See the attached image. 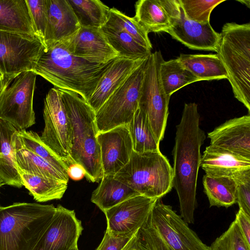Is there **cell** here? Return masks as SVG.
<instances>
[{
  "label": "cell",
  "mask_w": 250,
  "mask_h": 250,
  "mask_svg": "<svg viewBox=\"0 0 250 250\" xmlns=\"http://www.w3.org/2000/svg\"><path fill=\"white\" fill-rule=\"evenodd\" d=\"M147 58L132 72L95 112L98 132L128 125L133 118L139 108L141 88Z\"/></svg>",
  "instance_id": "10"
},
{
  "label": "cell",
  "mask_w": 250,
  "mask_h": 250,
  "mask_svg": "<svg viewBox=\"0 0 250 250\" xmlns=\"http://www.w3.org/2000/svg\"><path fill=\"white\" fill-rule=\"evenodd\" d=\"M161 82L166 95L170 96L185 86L199 81L176 58L162 61L160 66Z\"/></svg>",
  "instance_id": "31"
},
{
  "label": "cell",
  "mask_w": 250,
  "mask_h": 250,
  "mask_svg": "<svg viewBox=\"0 0 250 250\" xmlns=\"http://www.w3.org/2000/svg\"><path fill=\"white\" fill-rule=\"evenodd\" d=\"M199 123L197 104L185 103L181 121L176 126L172 168L173 187L178 196L180 216L187 224L194 222L200 149L206 138Z\"/></svg>",
  "instance_id": "1"
},
{
  "label": "cell",
  "mask_w": 250,
  "mask_h": 250,
  "mask_svg": "<svg viewBox=\"0 0 250 250\" xmlns=\"http://www.w3.org/2000/svg\"><path fill=\"white\" fill-rule=\"evenodd\" d=\"M55 211L53 204L15 203L0 207V250H33Z\"/></svg>",
  "instance_id": "5"
},
{
  "label": "cell",
  "mask_w": 250,
  "mask_h": 250,
  "mask_svg": "<svg viewBox=\"0 0 250 250\" xmlns=\"http://www.w3.org/2000/svg\"><path fill=\"white\" fill-rule=\"evenodd\" d=\"M17 130L0 119V178L3 185L20 188L22 184L16 163L14 136Z\"/></svg>",
  "instance_id": "23"
},
{
  "label": "cell",
  "mask_w": 250,
  "mask_h": 250,
  "mask_svg": "<svg viewBox=\"0 0 250 250\" xmlns=\"http://www.w3.org/2000/svg\"><path fill=\"white\" fill-rule=\"evenodd\" d=\"M79 250L78 249V246H77V247H75V248H74L72 249H71V250Z\"/></svg>",
  "instance_id": "44"
},
{
  "label": "cell",
  "mask_w": 250,
  "mask_h": 250,
  "mask_svg": "<svg viewBox=\"0 0 250 250\" xmlns=\"http://www.w3.org/2000/svg\"><path fill=\"white\" fill-rule=\"evenodd\" d=\"M24 146L43 159L58 170L66 174L68 167L62 160L42 140L40 136L33 131H18Z\"/></svg>",
  "instance_id": "35"
},
{
  "label": "cell",
  "mask_w": 250,
  "mask_h": 250,
  "mask_svg": "<svg viewBox=\"0 0 250 250\" xmlns=\"http://www.w3.org/2000/svg\"><path fill=\"white\" fill-rule=\"evenodd\" d=\"M68 177L75 180L81 179L84 176L83 168L78 164H74L69 167L67 170Z\"/></svg>",
  "instance_id": "42"
},
{
  "label": "cell",
  "mask_w": 250,
  "mask_h": 250,
  "mask_svg": "<svg viewBox=\"0 0 250 250\" xmlns=\"http://www.w3.org/2000/svg\"><path fill=\"white\" fill-rule=\"evenodd\" d=\"M203 185L210 207L228 208L236 203L237 183L233 177L205 174Z\"/></svg>",
  "instance_id": "29"
},
{
  "label": "cell",
  "mask_w": 250,
  "mask_h": 250,
  "mask_svg": "<svg viewBox=\"0 0 250 250\" xmlns=\"http://www.w3.org/2000/svg\"></svg>",
  "instance_id": "47"
},
{
  "label": "cell",
  "mask_w": 250,
  "mask_h": 250,
  "mask_svg": "<svg viewBox=\"0 0 250 250\" xmlns=\"http://www.w3.org/2000/svg\"><path fill=\"white\" fill-rule=\"evenodd\" d=\"M239 2L244 3L249 8H250V3H247L248 0H239Z\"/></svg>",
  "instance_id": "43"
},
{
  "label": "cell",
  "mask_w": 250,
  "mask_h": 250,
  "mask_svg": "<svg viewBox=\"0 0 250 250\" xmlns=\"http://www.w3.org/2000/svg\"><path fill=\"white\" fill-rule=\"evenodd\" d=\"M81 27L101 29L106 23L110 8L99 0H68Z\"/></svg>",
  "instance_id": "32"
},
{
  "label": "cell",
  "mask_w": 250,
  "mask_h": 250,
  "mask_svg": "<svg viewBox=\"0 0 250 250\" xmlns=\"http://www.w3.org/2000/svg\"><path fill=\"white\" fill-rule=\"evenodd\" d=\"M177 59L199 81L228 79L224 65L217 54H181Z\"/></svg>",
  "instance_id": "25"
},
{
  "label": "cell",
  "mask_w": 250,
  "mask_h": 250,
  "mask_svg": "<svg viewBox=\"0 0 250 250\" xmlns=\"http://www.w3.org/2000/svg\"><path fill=\"white\" fill-rule=\"evenodd\" d=\"M97 139L100 147L104 176H114L128 162L133 151L128 125L99 132Z\"/></svg>",
  "instance_id": "15"
},
{
  "label": "cell",
  "mask_w": 250,
  "mask_h": 250,
  "mask_svg": "<svg viewBox=\"0 0 250 250\" xmlns=\"http://www.w3.org/2000/svg\"><path fill=\"white\" fill-rule=\"evenodd\" d=\"M36 76L29 70L0 80V119L18 131L36 123L33 104Z\"/></svg>",
  "instance_id": "8"
},
{
  "label": "cell",
  "mask_w": 250,
  "mask_h": 250,
  "mask_svg": "<svg viewBox=\"0 0 250 250\" xmlns=\"http://www.w3.org/2000/svg\"><path fill=\"white\" fill-rule=\"evenodd\" d=\"M127 125L134 151L143 153L160 150L159 144L139 108Z\"/></svg>",
  "instance_id": "33"
},
{
  "label": "cell",
  "mask_w": 250,
  "mask_h": 250,
  "mask_svg": "<svg viewBox=\"0 0 250 250\" xmlns=\"http://www.w3.org/2000/svg\"><path fill=\"white\" fill-rule=\"evenodd\" d=\"M217 54L234 96L250 113V23H226L220 33Z\"/></svg>",
  "instance_id": "6"
},
{
  "label": "cell",
  "mask_w": 250,
  "mask_h": 250,
  "mask_svg": "<svg viewBox=\"0 0 250 250\" xmlns=\"http://www.w3.org/2000/svg\"><path fill=\"white\" fill-rule=\"evenodd\" d=\"M36 35L43 42L47 23L46 0H26Z\"/></svg>",
  "instance_id": "38"
},
{
  "label": "cell",
  "mask_w": 250,
  "mask_h": 250,
  "mask_svg": "<svg viewBox=\"0 0 250 250\" xmlns=\"http://www.w3.org/2000/svg\"><path fill=\"white\" fill-rule=\"evenodd\" d=\"M145 59L133 60L118 57L114 60L87 101L95 112Z\"/></svg>",
  "instance_id": "22"
},
{
  "label": "cell",
  "mask_w": 250,
  "mask_h": 250,
  "mask_svg": "<svg viewBox=\"0 0 250 250\" xmlns=\"http://www.w3.org/2000/svg\"><path fill=\"white\" fill-rule=\"evenodd\" d=\"M63 41L71 54L91 62L105 63L119 57L101 29L81 27Z\"/></svg>",
  "instance_id": "16"
},
{
  "label": "cell",
  "mask_w": 250,
  "mask_h": 250,
  "mask_svg": "<svg viewBox=\"0 0 250 250\" xmlns=\"http://www.w3.org/2000/svg\"><path fill=\"white\" fill-rule=\"evenodd\" d=\"M115 59L91 62L71 54L62 40L44 46L32 71L55 87L74 92L87 102Z\"/></svg>",
  "instance_id": "2"
},
{
  "label": "cell",
  "mask_w": 250,
  "mask_h": 250,
  "mask_svg": "<svg viewBox=\"0 0 250 250\" xmlns=\"http://www.w3.org/2000/svg\"><path fill=\"white\" fill-rule=\"evenodd\" d=\"M133 236L115 237L105 231L101 243L95 250H123Z\"/></svg>",
  "instance_id": "40"
},
{
  "label": "cell",
  "mask_w": 250,
  "mask_h": 250,
  "mask_svg": "<svg viewBox=\"0 0 250 250\" xmlns=\"http://www.w3.org/2000/svg\"><path fill=\"white\" fill-rule=\"evenodd\" d=\"M209 247L210 250H250L235 219Z\"/></svg>",
  "instance_id": "37"
},
{
  "label": "cell",
  "mask_w": 250,
  "mask_h": 250,
  "mask_svg": "<svg viewBox=\"0 0 250 250\" xmlns=\"http://www.w3.org/2000/svg\"><path fill=\"white\" fill-rule=\"evenodd\" d=\"M83 229L74 210L61 205L33 250H70L77 247Z\"/></svg>",
  "instance_id": "14"
},
{
  "label": "cell",
  "mask_w": 250,
  "mask_h": 250,
  "mask_svg": "<svg viewBox=\"0 0 250 250\" xmlns=\"http://www.w3.org/2000/svg\"><path fill=\"white\" fill-rule=\"evenodd\" d=\"M101 30L119 57L137 60L147 58L151 53L121 29L104 25Z\"/></svg>",
  "instance_id": "30"
},
{
  "label": "cell",
  "mask_w": 250,
  "mask_h": 250,
  "mask_svg": "<svg viewBox=\"0 0 250 250\" xmlns=\"http://www.w3.org/2000/svg\"><path fill=\"white\" fill-rule=\"evenodd\" d=\"M2 185H3V184H2V181L0 178V188L1 187V186H2Z\"/></svg>",
  "instance_id": "45"
},
{
  "label": "cell",
  "mask_w": 250,
  "mask_h": 250,
  "mask_svg": "<svg viewBox=\"0 0 250 250\" xmlns=\"http://www.w3.org/2000/svg\"><path fill=\"white\" fill-rule=\"evenodd\" d=\"M0 31L36 36L26 0H0Z\"/></svg>",
  "instance_id": "24"
},
{
  "label": "cell",
  "mask_w": 250,
  "mask_h": 250,
  "mask_svg": "<svg viewBox=\"0 0 250 250\" xmlns=\"http://www.w3.org/2000/svg\"><path fill=\"white\" fill-rule=\"evenodd\" d=\"M185 17L200 23H209L212 11L226 0H178Z\"/></svg>",
  "instance_id": "36"
},
{
  "label": "cell",
  "mask_w": 250,
  "mask_h": 250,
  "mask_svg": "<svg viewBox=\"0 0 250 250\" xmlns=\"http://www.w3.org/2000/svg\"><path fill=\"white\" fill-rule=\"evenodd\" d=\"M163 59L159 51L148 57L139 101V109L158 144L164 137L170 98L165 93L160 80V66Z\"/></svg>",
  "instance_id": "9"
},
{
  "label": "cell",
  "mask_w": 250,
  "mask_h": 250,
  "mask_svg": "<svg viewBox=\"0 0 250 250\" xmlns=\"http://www.w3.org/2000/svg\"><path fill=\"white\" fill-rule=\"evenodd\" d=\"M43 47L36 36L0 31V73L8 76L33 70Z\"/></svg>",
  "instance_id": "12"
},
{
  "label": "cell",
  "mask_w": 250,
  "mask_h": 250,
  "mask_svg": "<svg viewBox=\"0 0 250 250\" xmlns=\"http://www.w3.org/2000/svg\"><path fill=\"white\" fill-rule=\"evenodd\" d=\"M17 131L14 136V143L18 168L30 173L68 183V174L58 170L46 161L25 147Z\"/></svg>",
  "instance_id": "26"
},
{
  "label": "cell",
  "mask_w": 250,
  "mask_h": 250,
  "mask_svg": "<svg viewBox=\"0 0 250 250\" xmlns=\"http://www.w3.org/2000/svg\"><path fill=\"white\" fill-rule=\"evenodd\" d=\"M43 116L44 126L41 138L68 168L76 164L70 154L71 126L58 88H52L47 93Z\"/></svg>",
  "instance_id": "11"
},
{
  "label": "cell",
  "mask_w": 250,
  "mask_h": 250,
  "mask_svg": "<svg viewBox=\"0 0 250 250\" xmlns=\"http://www.w3.org/2000/svg\"><path fill=\"white\" fill-rule=\"evenodd\" d=\"M46 4L44 46L72 36L81 28L68 0H46Z\"/></svg>",
  "instance_id": "20"
},
{
  "label": "cell",
  "mask_w": 250,
  "mask_h": 250,
  "mask_svg": "<svg viewBox=\"0 0 250 250\" xmlns=\"http://www.w3.org/2000/svg\"><path fill=\"white\" fill-rule=\"evenodd\" d=\"M22 186L38 202L61 199L67 183L65 182L30 173L18 168Z\"/></svg>",
  "instance_id": "27"
},
{
  "label": "cell",
  "mask_w": 250,
  "mask_h": 250,
  "mask_svg": "<svg viewBox=\"0 0 250 250\" xmlns=\"http://www.w3.org/2000/svg\"><path fill=\"white\" fill-rule=\"evenodd\" d=\"M211 145L250 159V115L234 118L208 133Z\"/></svg>",
  "instance_id": "18"
},
{
  "label": "cell",
  "mask_w": 250,
  "mask_h": 250,
  "mask_svg": "<svg viewBox=\"0 0 250 250\" xmlns=\"http://www.w3.org/2000/svg\"><path fill=\"white\" fill-rule=\"evenodd\" d=\"M138 195L140 194L116 179L114 175H104L92 192L91 201L103 212Z\"/></svg>",
  "instance_id": "28"
},
{
  "label": "cell",
  "mask_w": 250,
  "mask_h": 250,
  "mask_svg": "<svg viewBox=\"0 0 250 250\" xmlns=\"http://www.w3.org/2000/svg\"><path fill=\"white\" fill-rule=\"evenodd\" d=\"M173 168L160 150L137 153L114 178L140 195L161 199L173 187Z\"/></svg>",
  "instance_id": "7"
},
{
  "label": "cell",
  "mask_w": 250,
  "mask_h": 250,
  "mask_svg": "<svg viewBox=\"0 0 250 250\" xmlns=\"http://www.w3.org/2000/svg\"><path fill=\"white\" fill-rule=\"evenodd\" d=\"M200 167L208 175L234 177L250 169V159L210 145L201 155Z\"/></svg>",
  "instance_id": "21"
},
{
  "label": "cell",
  "mask_w": 250,
  "mask_h": 250,
  "mask_svg": "<svg viewBox=\"0 0 250 250\" xmlns=\"http://www.w3.org/2000/svg\"><path fill=\"white\" fill-rule=\"evenodd\" d=\"M167 33L188 48L217 52L220 38L209 23H200L188 20L180 6V15L172 20Z\"/></svg>",
  "instance_id": "17"
},
{
  "label": "cell",
  "mask_w": 250,
  "mask_h": 250,
  "mask_svg": "<svg viewBox=\"0 0 250 250\" xmlns=\"http://www.w3.org/2000/svg\"><path fill=\"white\" fill-rule=\"evenodd\" d=\"M59 90L71 123V158L83 168L88 181L99 182L103 178L104 173L97 139L98 130L95 112L77 93L65 89Z\"/></svg>",
  "instance_id": "4"
},
{
  "label": "cell",
  "mask_w": 250,
  "mask_h": 250,
  "mask_svg": "<svg viewBox=\"0 0 250 250\" xmlns=\"http://www.w3.org/2000/svg\"><path fill=\"white\" fill-rule=\"evenodd\" d=\"M1 77H2V75H1V74L0 73V80L1 79Z\"/></svg>",
  "instance_id": "46"
},
{
  "label": "cell",
  "mask_w": 250,
  "mask_h": 250,
  "mask_svg": "<svg viewBox=\"0 0 250 250\" xmlns=\"http://www.w3.org/2000/svg\"><path fill=\"white\" fill-rule=\"evenodd\" d=\"M237 183L236 203L239 209L250 216V169L233 177Z\"/></svg>",
  "instance_id": "39"
},
{
  "label": "cell",
  "mask_w": 250,
  "mask_h": 250,
  "mask_svg": "<svg viewBox=\"0 0 250 250\" xmlns=\"http://www.w3.org/2000/svg\"><path fill=\"white\" fill-rule=\"evenodd\" d=\"M157 199L138 195L104 210L106 231L115 237L133 236L146 219Z\"/></svg>",
  "instance_id": "13"
},
{
  "label": "cell",
  "mask_w": 250,
  "mask_h": 250,
  "mask_svg": "<svg viewBox=\"0 0 250 250\" xmlns=\"http://www.w3.org/2000/svg\"><path fill=\"white\" fill-rule=\"evenodd\" d=\"M135 7L134 18L148 33L167 32L172 20L180 15L178 0H139Z\"/></svg>",
  "instance_id": "19"
},
{
  "label": "cell",
  "mask_w": 250,
  "mask_h": 250,
  "mask_svg": "<svg viewBox=\"0 0 250 250\" xmlns=\"http://www.w3.org/2000/svg\"><path fill=\"white\" fill-rule=\"evenodd\" d=\"M105 25L124 30L140 44L151 51L152 45L148 32L134 17H129L115 8H110L108 19Z\"/></svg>",
  "instance_id": "34"
},
{
  "label": "cell",
  "mask_w": 250,
  "mask_h": 250,
  "mask_svg": "<svg viewBox=\"0 0 250 250\" xmlns=\"http://www.w3.org/2000/svg\"><path fill=\"white\" fill-rule=\"evenodd\" d=\"M123 250H210L170 206L158 199Z\"/></svg>",
  "instance_id": "3"
},
{
  "label": "cell",
  "mask_w": 250,
  "mask_h": 250,
  "mask_svg": "<svg viewBox=\"0 0 250 250\" xmlns=\"http://www.w3.org/2000/svg\"><path fill=\"white\" fill-rule=\"evenodd\" d=\"M235 219L247 245L250 247V216L239 209Z\"/></svg>",
  "instance_id": "41"
}]
</instances>
